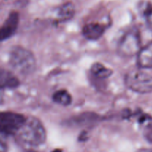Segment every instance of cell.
Instances as JSON below:
<instances>
[{"mask_svg": "<svg viewBox=\"0 0 152 152\" xmlns=\"http://www.w3.org/2000/svg\"><path fill=\"white\" fill-rule=\"evenodd\" d=\"M16 136L25 145L36 147L45 142L46 131L42 123L37 117H27Z\"/></svg>", "mask_w": 152, "mask_h": 152, "instance_id": "6da1fadb", "label": "cell"}, {"mask_svg": "<svg viewBox=\"0 0 152 152\" xmlns=\"http://www.w3.org/2000/svg\"><path fill=\"white\" fill-rule=\"evenodd\" d=\"M11 68L22 76H29L36 69V59L34 53L22 46H15L9 54Z\"/></svg>", "mask_w": 152, "mask_h": 152, "instance_id": "7a4b0ae2", "label": "cell"}, {"mask_svg": "<svg viewBox=\"0 0 152 152\" xmlns=\"http://www.w3.org/2000/svg\"><path fill=\"white\" fill-rule=\"evenodd\" d=\"M125 84L128 88L136 93H151L152 76L142 70H131L125 76Z\"/></svg>", "mask_w": 152, "mask_h": 152, "instance_id": "3957f363", "label": "cell"}, {"mask_svg": "<svg viewBox=\"0 0 152 152\" xmlns=\"http://www.w3.org/2000/svg\"><path fill=\"white\" fill-rule=\"evenodd\" d=\"M140 34L137 30H130L123 34L117 45V51L123 57L137 56L141 50Z\"/></svg>", "mask_w": 152, "mask_h": 152, "instance_id": "277c9868", "label": "cell"}, {"mask_svg": "<svg viewBox=\"0 0 152 152\" xmlns=\"http://www.w3.org/2000/svg\"><path fill=\"white\" fill-rule=\"evenodd\" d=\"M27 117L21 114L4 111L0 114V131L2 135H16L25 123Z\"/></svg>", "mask_w": 152, "mask_h": 152, "instance_id": "5b68a950", "label": "cell"}, {"mask_svg": "<svg viewBox=\"0 0 152 152\" xmlns=\"http://www.w3.org/2000/svg\"><path fill=\"white\" fill-rule=\"evenodd\" d=\"M19 13L13 11L8 15L3 25H1L0 31V39L1 41L8 39L16 31L19 25Z\"/></svg>", "mask_w": 152, "mask_h": 152, "instance_id": "8992f818", "label": "cell"}, {"mask_svg": "<svg viewBox=\"0 0 152 152\" xmlns=\"http://www.w3.org/2000/svg\"><path fill=\"white\" fill-rule=\"evenodd\" d=\"M106 27L97 22H91L85 25L83 28V35L88 40H97L103 35Z\"/></svg>", "mask_w": 152, "mask_h": 152, "instance_id": "52a82bcc", "label": "cell"}, {"mask_svg": "<svg viewBox=\"0 0 152 152\" xmlns=\"http://www.w3.org/2000/svg\"><path fill=\"white\" fill-rule=\"evenodd\" d=\"M137 62L140 68H152V41L141 48Z\"/></svg>", "mask_w": 152, "mask_h": 152, "instance_id": "ba28073f", "label": "cell"}, {"mask_svg": "<svg viewBox=\"0 0 152 152\" xmlns=\"http://www.w3.org/2000/svg\"><path fill=\"white\" fill-rule=\"evenodd\" d=\"M19 86V80L10 71L1 69L0 73V86L1 89H14Z\"/></svg>", "mask_w": 152, "mask_h": 152, "instance_id": "9c48e42d", "label": "cell"}, {"mask_svg": "<svg viewBox=\"0 0 152 152\" xmlns=\"http://www.w3.org/2000/svg\"><path fill=\"white\" fill-rule=\"evenodd\" d=\"M75 13V8L72 3L68 2L60 6L58 10V19L59 22H66L72 19Z\"/></svg>", "mask_w": 152, "mask_h": 152, "instance_id": "30bf717a", "label": "cell"}, {"mask_svg": "<svg viewBox=\"0 0 152 152\" xmlns=\"http://www.w3.org/2000/svg\"><path fill=\"white\" fill-rule=\"evenodd\" d=\"M91 72L96 78L101 79V80L108 78L113 74L112 70L99 62H96L92 65L91 68Z\"/></svg>", "mask_w": 152, "mask_h": 152, "instance_id": "8fae6325", "label": "cell"}, {"mask_svg": "<svg viewBox=\"0 0 152 152\" xmlns=\"http://www.w3.org/2000/svg\"><path fill=\"white\" fill-rule=\"evenodd\" d=\"M52 99L56 103L63 106H68L72 102V96L68 91L64 89L58 90L53 94Z\"/></svg>", "mask_w": 152, "mask_h": 152, "instance_id": "7c38bea8", "label": "cell"}, {"mask_svg": "<svg viewBox=\"0 0 152 152\" xmlns=\"http://www.w3.org/2000/svg\"><path fill=\"white\" fill-rule=\"evenodd\" d=\"M140 10L148 28L152 30V3L150 1L142 2L140 4Z\"/></svg>", "mask_w": 152, "mask_h": 152, "instance_id": "4fadbf2b", "label": "cell"}, {"mask_svg": "<svg viewBox=\"0 0 152 152\" xmlns=\"http://www.w3.org/2000/svg\"><path fill=\"white\" fill-rule=\"evenodd\" d=\"M145 137L150 142H152V123H150L145 127Z\"/></svg>", "mask_w": 152, "mask_h": 152, "instance_id": "5bb4252c", "label": "cell"}, {"mask_svg": "<svg viewBox=\"0 0 152 152\" xmlns=\"http://www.w3.org/2000/svg\"><path fill=\"white\" fill-rule=\"evenodd\" d=\"M0 149H1V152H7V144H6L5 142H3L2 140L1 141V147H0Z\"/></svg>", "mask_w": 152, "mask_h": 152, "instance_id": "9a60e30c", "label": "cell"}, {"mask_svg": "<svg viewBox=\"0 0 152 152\" xmlns=\"http://www.w3.org/2000/svg\"><path fill=\"white\" fill-rule=\"evenodd\" d=\"M137 152H152V149H148V148H142L139 150Z\"/></svg>", "mask_w": 152, "mask_h": 152, "instance_id": "2e32d148", "label": "cell"}, {"mask_svg": "<svg viewBox=\"0 0 152 152\" xmlns=\"http://www.w3.org/2000/svg\"><path fill=\"white\" fill-rule=\"evenodd\" d=\"M52 152H62V151L61 149H55L52 151Z\"/></svg>", "mask_w": 152, "mask_h": 152, "instance_id": "e0dca14e", "label": "cell"}, {"mask_svg": "<svg viewBox=\"0 0 152 152\" xmlns=\"http://www.w3.org/2000/svg\"><path fill=\"white\" fill-rule=\"evenodd\" d=\"M26 152H37V151H34V150H28V151H26Z\"/></svg>", "mask_w": 152, "mask_h": 152, "instance_id": "ac0fdd59", "label": "cell"}]
</instances>
